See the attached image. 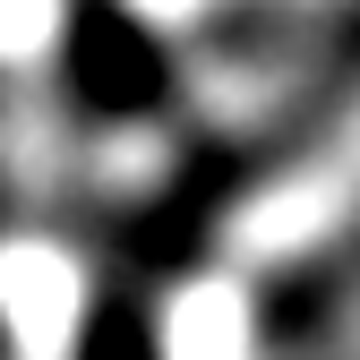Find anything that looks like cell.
Here are the masks:
<instances>
[{"label": "cell", "mask_w": 360, "mask_h": 360, "mask_svg": "<svg viewBox=\"0 0 360 360\" xmlns=\"http://www.w3.org/2000/svg\"><path fill=\"white\" fill-rule=\"evenodd\" d=\"M60 77L86 112L103 120H129V112H155L163 86H172V60L146 18H129L120 0H77L69 18V43H60Z\"/></svg>", "instance_id": "cell-1"}, {"label": "cell", "mask_w": 360, "mask_h": 360, "mask_svg": "<svg viewBox=\"0 0 360 360\" xmlns=\"http://www.w3.org/2000/svg\"><path fill=\"white\" fill-rule=\"evenodd\" d=\"M69 360H180L172 326L138 275H103L95 292L77 300V326H69Z\"/></svg>", "instance_id": "cell-2"}]
</instances>
